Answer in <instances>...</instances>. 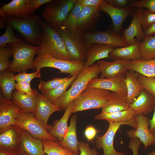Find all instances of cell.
Instances as JSON below:
<instances>
[{"mask_svg":"<svg viewBox=\"0 0 155 155\" xmlns=\"http://www.w3.org/2000/svg\"><path fill=\"white\" fill-rule=\"evenodd\" d=\"M33 65L36 70L45 67L59 69L61 73L69 74L71 76L78 75L85 67L84 61H68L55 58L46 55H38L34 59Z\"/></svg>","mask_w":155,"mask_h":155,"instance_id":"7","label":"cell"},{"mask_svg":"<svg viewBox=\"0 0 155 155\" xmlns=\"http://www.w3.org/2000/svg\"><path fill=\"white\" fill-rule=\"evenodd\" d=\"M30 84L27 81L23 80L17 82L16 89L21 93L36 97L38 92L37 89H32L31 88Z\"/></svg>","mask_w":155,"mask_h":155,"instance_id":"43","label":"cell"},{"mask_svg":"<svg viewBox=\"0 0 155 155\" xmlns=\"http://www.w3.org/2000/svg\"><path fill=\"white\" fill-rule=\"evenodd\" d=\"M141 42H137L124 47H115L110 53L109 58L114 60L133 61L140 59Z\"/></svg>","mask_w":155,"mask_h":155,"instance_id":"25","label":"cell"},{"mask_svg":"<svg viewBox=\"0 0 155 155\" xmlns=\"http://www.w3.org/2000/svg\"><path fill=\"white\" fill-rule=\"evenodd\" d=\"M14 73L8 70L0 73V86L2 94L8 100H11L13 91L16 89Z\"/></svg>","mask_w":155,"mask_h":155,"instance_id":"33","label":"cell"},{"mask_svg":"<svg viewBox=\"0 0 155 155\" xmlns=\"http://www.w3.org/2000/svg\"><path fill=\"white\" fill-rule=\"evenodd\" d=\"M13 125L29 133L34 137L41 140H49L60 143L57 138L50 135L34 117V114L20 111L16 116Z\"/></svg>","mask_w":155,"mask_h":155,"instance_id":"9","label":"cell"},{"mask_svg":"<svg viewBox=\"0 0 155 155\" xmlns=\"http://www.w3.org/2000/svg\"><path fill=\"white\" fill-rule=\"evenodd\" d=\"M108 123L109 126L106 132L102 136L98 135L96 137L95 141L96 148L103 149V154L101 155H126L122 151L118 152L115 150L113 145V140L116 133L122 125H129L136 129L135 116L128 122Z\"/></svg>","mask_w":155,"mask_h":155,"instance_id":"10","label":"cell"},{"mask_svg":"<svg viewBox=\"0 0 155 155\" xmlns=\"http://www.w3.org/2000/svg\"><path fill=\"white\" fill-rule=\"evenodd\" d=\"M42 141L44 153L47 155H77L62 147L59 143L49 140Z\"/></svg>","mask_w":155,"mask_h":155,"instance_id":"35","label":"cell"},{"mask_svg":"<svg viewBox=\"0 0 155 155\" xmlns=\"http://www.w3.org/2000/svg\"><path fill=\"white\" fill-rule=\"evenodd\" d=\"M111 92L102 89L87 87L74 101L71 113L92 109L102 108Z\"/></svg>","mask_w":155,"mask_h":155,"instance_id":"5","label":"cell"},{"mask_svg":"<svg viewBox=\"0 0 155 155\" xmlns=\"http://www.w3.org/2000/svg\"><path fill=\"white\" fill-rule=\"evenodd\" d=\"M78 75L71 76L66 81L55 89L47 92H42V94L52 102L62 96L67 91V89L77 78Z\"/></svg>","mask_w":155,"mask_h":155,"instance_id":"37","label":"cell"},{"mask_svg":"<svg viewBox=\"0 0 155 155\" xmlns=\"http://www.w3.org/2000/svg\"><path fill=\"white\" fill-rule=\"evenodd\" d=\"M83 6L98 8L104 0H78Z\"/></svg>","mask_w":155,"mask_h":155,"instance_id":"50","label":"cell"},{"mask_svg":"<svg viewBox=\"0 0 155 155\" xmlns=\"http://www.w3.org/2000/svg\"><path fill=\"white\" fill-rule=\"evenodd\" d=\"M3 20L1 17L0 18V28L1 29H5L6 28L7 24Z\"/></svg>","mask_w":155,"mask_h":155,"instance_id":"55","label":"cell"},{"mask_svg":"<svg viewBox=\"0 0 155 155\" xmlns=\"http://www.w3.org/2000/svg\"><path fill=\"white\" fill-rule=\"evenodd\" d=\"M130 61L115 60L107 61L102 60L97 61L99 66L101 78H112L122 77L125 75L128 70Z\"/></svg>","mask_w":155,"mask_h":155,"instance_id":"18","label":"cell"},{"mask_svg":"<svg viewBox=\"0 0 155 155\" xmlns=\"http://www.w3.org/2000/svg\"><path fill=\"white\" fill-rule=\"evenodd\" d=\"M145 36H153L155 34V22L144 31Z\"/></svg>","mask_w":155,"mask_h":155,"instance_id":"53","label":"cell"},{"mask_svg":"<svg viewBox=\"0 0 155 155\" xmlns=\"http://www.w3.org/2000/svg\"><path fill=\"white\" fill-rule=\"evenodd\" d=\"M21 108L12 100L5 98L2 94L0 97V132L14 124Z\"/></svg>","mask_w":155,"mask_h":155,"instance_id":"20","label":"cell"},{"mask_svg":"<svg viewBox=\"0 0 155 155\" xmlns=\"http://www.w3.org/2000/svg\"><path fill=\"white\" fill-rule=\"evenodd\" d=\"M98 8L84 6L76 24V30L83 34L91 32L99 21L100 13Z\"/></svg>","mask_w":155,"mask_h":155,"instance_id":"19","label":"cell"},{"mask_svg":"<svg viewBox=\"0 0 155 155\" xmlns=\"http://www.w3.org/2000/svg\"><path fill=\"white\" fill-rule=\"evenodd\" d=\"M147 155H155V150L150 152L147 154Z\"/></svg>","mask_w":155,"mask_h":155,"instance_id":"56","label":"cell"},{"mask_svg":"<svg viewBox=\"0 0 155 155\" xmlns=\"http://www.w3.org/2000/svg\"><path fill=\"white\" fill-rule=\"evenodd\" d=\"M155 147V145L154 146Z\"/></svg>","mask_w":155,"mask_h":155,"instance_id":"59","label":"cell"},{"mask_svg":"<svg viewBox=\"0 0 155 155\" xmlns=\"http://www.w3.org/2000/svg\"><path fill=\"white\" fill-rule=\"evenodd\" d=\"M137 79L144 89L155 97V78L148 77L139 74Z\"/></svg>","mask_w":155,"mask_h":155,"instance_id":"41","label":"cell"},{"mask_svg":"<svg viewBox=\"0 0 155 155\" xmlns=\"http://www.w3.org/2000/svg\"><path fill=\"white\" fill-rule=\"evenodd\" d=\"M11 99L20 107L21 111L34 114L36 108L35 97L14 90L12 94Z\"/></svg>","mask_w":155,"mask_h":155,"instance_id":"31","label":"cell"},{"mask_svg":"<svg viewBox=\"0 0 155 155\" xmlns=\"http://www.w3.org/2000/svg\"><path fill=\"white\" fill-rule=\"evenodd\" d=\"M12 27L7 24L3 34L0 36V48L7 47V44L16 43L23 41L15 34Z\"/></svg>","mask_w":155,"mask_h":155,"instance_id":"38","label":"cell"},{"mask_svg":"<svg viewBox=\"0 0 155 155\" xmlns=\"http://www.w3.org/2000/svg\"><path fill=\"white\" fill-rule=\"evenodd\" d=\"M11 56L12 51L10 48H0V72L8 69L11 63L9 60Z\"/></svg>","mask_w":155,"mask_h":155,"instance_id":"40","label":"cell"},{"mask_svg":"<svg viewBox=\"0 0 155 155\" xmlns=\"http://www.w3.org/2000/svg\"><path fill=\"white\" fill-rule=\"evenodd\" d=\"M74 105L73 101L66 107L61 118L54 121L53 125L51 126L48 131L50 135L58 139L60 142L62 141L67 129V121L72 114V111Z\"/></svg>","mask_w":155,"mask_h":155,"instance_id":"28","label":"cell"},{"mask_svg":"<svg viewBox=\"0 0 155 155\" xmlns=\"http://www.w3.org/2000/svg\"><path fill=\"white\" fill-rule=\"evenodd\" d=\"M12 51L13 60L7 70L13 73H20L29 69H36L33 65L34 57L38 54V46H33L23 41L9 44Z\"/></svg>","mask_w":155,"mask_h":155,"instance_id":"4","label":"cell"},{"mask_svg":"<svg viewBox=\"0 0 155 155\" xmlns=\"http://www.w3.org/2000/svg\"><path fill=\"white\" fill-rule=\"evenodd\" d=\"M137 128L126 132L127 136L131 139L138 138L144 144L146 149L149 146L155 145V135L150 131L149 120L145 115H135Z\"/></svg>","mask_w":155,"mask_h":155,"instance_id":"13","label":"cell"},{"mask_svg":"<svg viewBox=\"0 0 155 155\" xmlns=\"http://www.w3.org/2000/svg\"><path fill=\"white\" fill-rule=\"evenodd\" d=\"M98 9L100 11H103L110 16L113 23L112 30L118 35L121 33L124 22L133 11L130 7L121 8L114 7L107 3L106 0H103Z\"/></svg>","mask_w":155,"mask_h":155,"instance_id":"15","label":"cell"},{"mask_svg":"<svg viewBox=\"0 0 155 155\" xmlns=\"http://www.w3.org/2000/svg\"><path fill=\"white\" fill-rule=\"evenodd\" d=\"M140 16L142 26L144 30L155 22V13H153L148 10L141 9Z\"/></svg>","mask_w":155,"mask_h":155,"instance_id":"42","label":"cell"},{"mask_svg":"<svg viewBox=\"0 0 155 155\" xmlns=\"http://www.w3.org/2000/svg\"><path fill=\"white\" fill-rule=\"evenodd\" d=\"M57 30L63 40L71 60L84 61L87 49L82 34L62 26Z\"/></svg>","mask_w":155,"mask_h":155,"instance_id":"8","label":"cell"},{"mask_svg":"<svg viewBox=\"0 0 155 155\" xmlns=\"http://www.w3.org/2000/svg\"><path fill=\"white\" fill-rule=\"evenodd\" d=\"M70 75L65 78H55L48 81H44L40 79L38 88L41 92L51 91L67 81L71 77Z\"/></svg>","mask_w":155,"mask_h":155,"instance_id":"39","label":"cell"},{"mask_svg":"<svg viewBox=\"0 0 155 155\" xmlns=\"http://www.w3.org/2000/svg\"><path fill=\"white\" fill-rule=\"evenodd\" d=\"M0 8V16L3 18L25 19L34 14L31 9L30 0H12L2 3Z\"/></svg>","mask_w":155,"mask_h":155,"instance_id":"11","label":"cell"},{"mask_svg":"<svg viewBox=\"0 0 155 155\" xmlns=\"http://www.w3.org/2000/svg\"><path fill=\"white\" fill-rule=\"evenodd\" d=\"M38 55L71 60L63 40L56 29L43 22Z\"/></svg>","mask_w":155,"mask_h":155,"instance_id":"1","label":"cell"},{"mask_svg":"<svg viewBox=\"0 0 155 155\" xmlns=\"http://www.w3.org/2000/svg\"><path fill=\"white\" fill-rule=\"evenodd\" d=\"M21 129L20 151L27 155H42L44 153L42 140L34 137L27 131Z\"/></svg>","mask_w":155,"mask_h":155,"instance_id":"23","label":"cell"},{"mask_svg":"<svg viewBox=\"0 0 155 155\" xmlns=\"http://www.w3.org/2000/svg\"><path fill=\"white\" fill-rule=\"evenodd\" d=\"M138 74L133 71L129 70L125 75L124 80L127 89V103L129 105L135 101L141 90L144 89L137 79Z\"/></svg>","mask_w":155,"mask_h":155,"instance_id":"27","label":"cell"},{"mask_svg":"<svg viewBox=\"0 0 155 155\" xmlns=\"http://www.w3.org/2000/svg\"><path fill=\"white\" fill-rule=\"evenodd\" d=\"M52 0H30V4L31 9L34 11L46 3H48Z\"/></svg>","mask_w":155,"mask_h":155,"instance_id":"51","label":"cell"},{"mask_svg":"<svg viewBox=\"0 0 155 155\" xmlns=\"http://www.w3.org/2000/svg\"><path fill=\"white\" fill-rule=\"evenodd\" d=\"M21 129L12 125L0 132V150L12 152L20 151Z\"/></svg>","mask_w":155,"mask_h":155,"instance_id":"16","label":"cell"},{"mask_svg":"<svg viewBox=\"0 0 155 155\" xmlns=\"http://www.w3.org/2000/svg\"><path fill=\"white\" fill-rule=\"evenodd\" d=\"M84 6L77 0L62 26L70 30H76V23Z\"/></svg>","mask_w":155,"mask_h":155,"instance_id":"36","label":"cell"},{"mask_svg":"<svg viewBox=\"0 0 155 155\" xmlns=\"http://www.w3.org/2000/svg\"><path fill=\"white\" fill-rule=\"evenodd\" d=\"M77 0H52L46 6L42 16L45 22L57 29L61 27Z\"/></svg>","mask_w":155,"mask_h":155,"instance_id":"6","label":"cell"},{"mask_svg":"<svg viewBox=\"0 0 155 155\" xmlns=\"http://www.w3.org/2000/svg\"><path fill=\"white\" fill-rule=\"evenodd\" d=\"M135 116L134 111L130 107L118 112L108 113L101 112L94 117L96 120H106L108 122H123L132 120Z\"/></svg>","mask_w":155,"mask_h":155,"instance_id":"32","label":"cell"},{"mask_svg":"<svg viewBox=\"0 0 155 155\" xmlns=\"http://www.w3.org/2000/svg\"><path fill=\"white\" fill-rule=\"evenodd\" d=\"M35 99L34 117L48 131L51 126L48 124L50 117L54 113L62 110L42 94L38 92Z\"/></svg>","mask_w":155,"mask_h":155,"instance_id":"14","label":"cell"},{"mask_svg":"<svg viewBox=\"0 0 155 155\" xmlns=\"http://www.w3.org/2000/svg\"><path fill=\"white\" fill-rule=\"evenodd\" d=\"M77 117L75 115L71 117L70 124L60 145L77 155H80L78 141L77 137L76 125Z\"/></svg>","mask_w":155,"mask_h":155,"instance_id":"26","label":"cell"},{"mask_svg":"<svg viewBox=\"0 0 155 155\" xmlns=\"http://www.w3.org/2000/svg\"><path fill=\"white\" fill-rule=\"evenodd\" d=\"M82 34L87 49L92 44L94 43L107 44L115 47L127 46L122 36L117 34L110 28L105 31H96Z\"/></svg>","mask_w":155,"mask_h":155,"instance_id":"12","label":"cell"},{"mask_svg":"<svg viewBox=\"0 0 155 155\" xmlns=\"http://www.w3.org/2000/svg\"><path fill=\"white\" fill-rule=\"evenodd\" d=\"M87 87L102 89L127 96V87L123 77L94 78L90 81Z\"/></svg>","mask_w":155,"mask_h":155,"instance_id":"21","label":"cell"},{"mask_svg":"<svg viewBox=\"0 0 155 155\" xmlns=\"http://www.w3.org/2000/svg\"><path fill=\"white\" fill-rule=\"evenodd\" d=\"M2 18L7 24L11 25L18 33L26 43L33 46H38L40 42L44 22L39 16L34 15L25 19Z\"/></svg>","mask_w":155,"mask_h":155,"instance_id":"3","label":"cell"},{"mask_svg":"<svg viewBox=\"0 0 155 155\" xmlns=\"http://www.w3.org/2000/svg\"><path fill=\"white\" fill-rule=\"evenodd\" d=\"M19 152H12L0 150V155H19Z\"/></svg>","mask_w":155,"mask_h":155,"instance_id":"54","label":"cell"},{"mask_svg":"<svg viewBox=\"0 0 155 155\" xmlns=\"http://www.w3.org/2000/svg\"><path fill=\"white\" fill-rule=\"evenodd\" d=\"M116 47L113 46L102 44H92L88 49L86 56L85 67H90L96 61L109 58V54Z\"/></svg>","mask_w":155,"mask_h":155,"instance_id":"24","label":"cell"},{"mask_svg":"<svg viewBox=\"0 0 155 155\" xmlns=\"http://www.w3.org/2000/svg\"><path fill=\"white\" fill-rule=\"evenodd\" d=\"M19 155H27L24 152L22 151H20L19 153Z\"/></svg>","mask_w":155,"mask_h":155,"instance_id":"57","label":"cell"},{"mask_svg":"<svg viewBox=\"0 0 155 155\" xmlns=\"http://www.w3.org/2000/svg\"><path fill=\"white\" fill-rule=\"evenodd\" d=\"M42 155H47L46 154H45L44 153Z\"/></svg>","mask_w":155,"mask_h":155,"instance_id":"58","label":"cell"},{"mask_svg":"<svg viewBox=\"0 0 155 155\" xmlns=\"http://www.w3.org/2000/svg\"><path fill=\"white\" fill-rule=\"evenodd\" d=\"M41 76L40 71L36 70L35 72L27 73L26 71L20 73L15 75V78L17 82L23 80L30 83L31 81L35 78H40Z\"/></svg>","mask_w":155,"mask_h":155,"instance_id":"45","label":"cell"},{"mask_svg":"<svg viewBox=\"0 0 155 155\" xmlns=\"http://www.w3.org/2000/svg\"><path fill=\"white\" fill-rule=\"evenodd\" d=\"M131 139L127 147L132 150L133 155H138V150L141 142L137 138Z\"/></svg>","mask_w":155,"mask_h":155,"instance_id":"47","label":"cell"},{"mask_svg":"<svg viewBox=\"0 0 155 155\" xmlns=\"http://www.w3.org/2000/svg\"><path fill=\"white\" fill-rule=\"evenodd\" d=\"M127 96L111 92L102 112L112 113L125 111L129 108L127 103Z\"/></svg>","mask_w":155,"mask_h":155,"instance_id":"29","label":"cell"},{"mask_svg":"<svg viewBox=\"0 0 155 155\" xmlns=\"http://www.w3.org/2000/svg\"><path fill=\"white\" fill-rule=\"evenodd\" d=\"M130 7L140 9L146 8L151 12L155 13V0H141L132 1L129 4Z\"/></svg>","mask_w":155,"mask_h":155,"instance_id":"44","label":"cell"},{"mask_svg":"<svg viewBox=\"0 0 155 155\" xmlns=\"http://www.w3.org/2000/svg\"><path fill=\"white\" fill-rule=\"evenodd\" d=\"M154 112L152 119L149 120L150 124L149 130L150 132L155 135V106L154 108Z\"/></svg>","mask_w":155,"mask_h":155,"instance_id":"52","label":"cell"},{"mask_svg":"<svg viewBox=\"0 0 155 155\" xmlns=\"http://www.w3.org/2000/svg\"><path fill=\"white\" fill-rule=\"evenodd\" d=\"M99 73V68L96 63L90 67H85L73 81L69 89L61 97L52 102L61 110H65L66 107L87 88L91 80L98 78Z\"/></svg>","mask_w":155,"mask_h":155,"instance_id":"2","label":"cell"},{"mask_svg":"<svg viewBox=\"0 0 155 155\" xmlns=\"http://www.w3.org/2000/svg\"><path fill=\"white\" fill-rule=\"evenodd\" d=\"M140 9L137 8L131 14L132 20L128 27L123 32L122 37L127 46L142 42L145 37L142 29Z\"/></svg>","mask_w":155,"mask_h":155,"instance_id":"17","label":"cell"},{"mask_svg":"<svg viewBox=\"0 0 155 155\" xmlns=\"http://www.w3.org/2000/svg\"><path fill=\"white\" fill-rule=\"evenodd\" d=\"M140 51L142 60L155 58V35L145 36L141 42Z\"/></svg>","mask_w":155,"mask_h":155,"instance_id":"34","label":"cell"},{"mask_svg":"<svg viewBox=\"0 0 155 155\" xmlns=\"http://www.w3.org/2000/svg\"><path fill=\"white\" fill-rule=\"evenodd\" d=\"M80 155H98V152L95 148H90L89 144L85 142L78 141Z\"/></svg>","mask_w":155,"mask_h":155,"instance_id":"46","label":"cell"},{"mask_svg":"<svg viewBox=\"0 0 155 155\" xmlns=\"http://www.w3.org/2000/svg\"><path fill=\"white\" fill-rule=\"evenodd\" d=\"M97 131L94 127L88 126L85 130V136L88 141H91L96 136Z\"/></svg>","mask_w":155,"mask_h":155,"instance_id":"49","label":"cell"},{"mask_svg":"<svg viewBox=\"0 0 155 155\" xmlns=\"http://www.w3.org/2000/svg\"><path fill=\"white\" fill-rule=\"evenodd\" d=\"M135 115H147L154 110L155 97L144 89H142L135 101L129 105Z\"/></svg>","mask_w":155,"mask_h":155,"instance_id":"22","label":"cell"},{"mask_svg":"<svg viewBox=\"0 0 155 155\" xmlns=\"http://www.w3.org/2000/svg\"><path fill=\"white\" fill-rule=\"evenodd\" d=\"M128 70L145 76L155 78V58L148 60L130 61Z\"/></svg>","mask_w":155,"mask_h":155,"instance_id":"30","label":"cell"},{"mask_svg":"<svg viewBox=\"0 0 155 155\" xmlns=\"http://www.w3.org/2000/svg\"><path fill=\"white\" fill-rule=\"evenodd\" d=\"M108 3L118 8H125L131 0H106Z\"/></svg>","mask_w":155,"mask_h":155,"instance_id":"48","label":"cell"}]
</instances>
